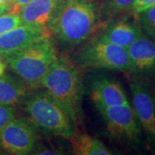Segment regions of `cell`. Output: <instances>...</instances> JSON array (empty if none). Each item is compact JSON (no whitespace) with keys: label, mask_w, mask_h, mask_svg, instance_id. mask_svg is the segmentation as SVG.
I'll return each instance as SVG.
<instances>
[{"label":"cell","mask_w":155,"mask_h":155,"mask_svg":"<svg viewBox=\"0 0 155 155\" xmlns=\"http://www.w3.org/2000/svg\"><path fill=\"white\" fill-rule=\"evenodd\" d=\"M31 0H13V7L14 10L16 11H18L20 8H22V6H24L26 4H28V2H30Z\"/></svg>","instance_id":"obj_22"},{"label":"cell","mask_w":155,"mask_h":155,"mask_svg":"<svg viewBox=\"0 0 155 155\" xmlns=\"http://www.w3.org/2000/svg\"><path fill=\"white\" fill-rule=\"evenodd\" d=\"M58 56L51 37L41 39L26 48L3 57L7 64L29 88H38L48 68Z\"/></svg>","instance_id":"obj_3"},{"label":"cell","mask_w":155,"mask_h":155,"mask_svg":"<svg viewBox=\"0 0 155 155\" xmlns=\"http://www.w3.org/2000/svg\"><path fill=\"white\" fill-rule=\"evenodd\" d=\"M153 5H155V0H134L132 6V11L135 14Z\"/></svg>","instance_id":"obj_20"},{"label":"cell","mask_w":155,"mask_h":155,"mask_svg":"<svg viewBox=\"0 0 155 155\" xmlns=\"http://www.w3.org/2000/svg\"><path fill=\"white\" fill-rule=\"evenodd\" d=\"M28 89L18 77L3 73L0 75V103L12 106L20 104L28 94Z\"/></svg>","instance_id":"obj_14"},{"label":"cell","mask_w":155,"mask_h":155,"mask_svg":"<svg viewBox=\"0 0 155 155\" xmlns=\"http://www.w3.org/2000/svg\"><path fill=\"white\" fill-rule=\"evenodd\" d=\"M73 153L77 155H110L105 145L87 134L75 132L69 138Z\"/></svg>","instance_id":"obj_15"},{"label":"cell","mask_w":155,"mask_h":155,"mask_svg":"<svg viewBox=\"0 0 155 155\" xmlns=\"http://www.w3.org/2000/svg\"><path fill=\"white\" fill-rule=\"evenodd\" d=\"M35 128L28 119L15 116L0 130V151L14 155L32 153L36 146Z\"/></svg>","instance_id":"obj_8"},{"label":"cell","mask_w":155,"mask_h":155,"mask_svg":"<svg viewBox=\"0 0 155 155\" xmlns=\"http://www.w3.org/2000/svg\"><path fill=\"white\" fill-rule=\"evenodd\" d=\"M22 104L28 121L45 134L69 139L74 133L69 115L46 91L28 93Z\"/></svg>","instance_id":"obj_4"},{"label":"cell","mask_w":155,"mask_h":155,"mask_svg":"<svg viewBox=\"0 0 155 155\" xmlns=\"http://www.w3.org/2000/svg\"><path fill=\"white\" fill-rule=\"evenodd\" d=\"M51 35L48 27L21 23L0 35V55H8Z\"/></svg>","instance_id":"obj_10"},{"label":"cell","mask_w":155,"mask_h":155,"mask_svg":"<svg viewBox=\"0 0 155 155\" xmlns=\"http://www.w3.org/2000/svg\"><path fill=\"white\" fill-rule=\"evenodd\" d=\"M134 114L145 132L147 143L155 150V95L144 79L135 77L129 82Z\"/></svg>","instance_id":"obj_7"},{"label":"cell","mask_w":155,"mask_h":155,"mask_svg":"<svg viewBox=\"0 0 155 155\" xmlns=\"http://www.w3.org/2000/svg\"><path fill=\"white\" fill-rule=\"evenodd\" d=\"M7 67V64L3 59V57L0 55V75H2L3 73L5 72V69Z\"/></svg>","instance_id":"obj_24"},{"label":"cell","mask_w":155,"mask_h":155,"mask_svg":"<svg viewBox=\"0 0 155 155\" xmlns=\"http://www.w3.org/2000/svg\"><path fill=\"white\" fill-rule=\"evenodd\" d=\"M14 11V7H13V5L0 4V15H2V14H4V13H6V12H8V11Z\"/></svg>","instance_id":"obj_23"},{"label":"cell","mask_w":155,"mask_h":155,"mask_svg":"<svg viewBox=\"0 0 155 155\" xmlns=\"http://www.w3.org/2000/svg\"><path fill=\"white\" fill-rule=\"evenodd\" d=\"M21 23V19L17 11H8L0 15V35Z\"/></svg>","instance_id":"obj_18"},{"label":"cell","mask_w":155,"mask_h":155,"mask_svg":"<svg viewBox=\"0 0 155 155\" xmlns=\"http://www.w3.org/2000/svg\"><path fill=\"white\" fill-rule=\"evenodd\" d=\"M130 72L142 79L155 78V41L143 34L127 48Z\"/></svg>","instance_id":"obj_9"},{"label":"cell","mask_w":155,"mask_h":155,"mask_svg":"<svg viewBox=\"0 0 155 155\" xmlns=\"http://www.w3.org/2000/svg\"><path fill=\"white\" fill-rule=\"evenodd\" d=\"M111 136L130 144H137L141 138V127L131 105L110 106L97 109Z\"/></svg>","instance_id":"obj_6"},{"label":"cell","mask_w":155,"mask_h":155,"mask_svg":"<svg viewBox=\"0 0 155 155\" xmlns=\"http://www.w3.org/2000/svg\"><path fill=\"white\" fill-rule=\"evenodd\" d=\"M62 0H31L18 10L21 22L48 27Z\"/></svg>","instance_id":"obj_12"},{"label":"cell","mask_w":155,"mask_h":155,"mask_svg":"<svg viewBox=\"0 0 155 155\" xmlns=\"http://www.w3.org/2000/svg\"><path fill=\"white\" fill-rule=\"evenodd\" d=\"M138 25L127 20L111 23L98 38L127 48L142 35Z\"/></svg>","instance_id":"obj_13"},{"label":"cell","mask_w":155,"mask_h":155,"mask_svg":"<svg viewBox=\"0 0 155 155\" xmlns=\"http://www.w3.org/2000/svg\"><path fill=\"white\" fill-rule=\"evenodd\" d=\"M16 116V109L12 105L0 103V130Z\"/></svg>","instance_id":"obj_19"},{"label":"cell","mask_w":155,"mask_h":155,"mask_svg":"<svg viewBox=\"0 0 155 155\" xmlns=\"http://www.w3.org/2000/svg\"><path fill=\"white\" fill-rule=\"evenodd\" d=\"M32 153L34 154H41V155H45V154H61V153H60L58 150L52 149V148H48V147H41L39 148H34Z\"/></svg>","instance_id":"obj_21"},{"label":"cell","mask_w":155,"mask_h":155,"mask_svg":"<svg viewBox=\"0 0 155 155\" xmlns=\"http://www.w3.org/2000/svg\"><path fill=\"white\" fill-rule=\"evenodd\" d=\"M154 41H155V40H154Z\"/></svg>","instance_id":"obj_26"},{"label":"cell","mask_w":155,"mask_h":155,"mask_svg":"<svg viewBox=\"0 0 155 155\" xmlns=\"http://www.w3.org/2000/svg\"><path fill=\"white\" fill-rule=\"evenodd\" d=\"M0 4L13 5V0H0ZM14 11H15V10H14Z\"/></svg>","instance_id":"obj_25"},{"label":"cell","mask_w":155,"mask_h":155,"mask_svg":"<svg viewBox=\"0 0 155 155\" xmlns=\"http://www.w3.org/2000/svg\"><path fill=\"white\" fill-rule=\"evenodd\" d=\"M135 16L142 33L144 32L148 37L155 40V5L135 13Z\"/></svg>","instance_id":"obj_16"},{"label":"cell","mask_w":155,"mask_h":155,"mask_svg":"<svg viewBox=\"0 0 155 155\" xmlns=\"http://www.w3.org/2000/svg\"><path fill=\"white\" fill-rule=\"evenodd\" d=\"M97 22V11L91 0H62L48 28L61 43L75 47L93 34Z\"/></svg>","instance_id":"obj_2"},{"label":"cell","mask_w":155,"mask_h":155,"mask_svg":"<svg viewBox=\"0 0 155 155\" xmlns=\"http://www.w3.org/2000/svg\"><path fill=\"white\" fill-rule=\"evenodd\" d=\"M78 62L83 67L130 72L127 48L98 37L81 50Z\"/></svg>","instance_id":"obj_5"},{"label":"cell","mask_w":155,"mask_h":155,"mask_svg":"<svg viewBox=\"0 0 155 155\" xmlns=\"http://www.w3.org/2000/svg\"><path fill=\"white\" fill-rule=\"evenodd\" d=\"M91 98L97 109L129 104L122 85L116 80L105 77L97 78L92 82Z\"/></svg>","instance_id":"obj_11"},{"label":"cell","mask_w":155,"mask_h":155,"mask_svg":"<svg viewBox=\"0 0 155 155\" xmlns=\"http://www.w3.org/2000/svg\"><path fill=\"white\" fill-rule=\"evenodd\" d=\"M134 0H104L102 6V14L106 17L112 18L122 13L132 11Z\"/></svg>","instance_id":"obj_17"},{"label":"cell","mask_w":155,"mask_h":155,"mask_svg":"<svg viewBox=\"0 0 155 155\" xmlns=\"http://www.w3.org/2000/svg\"><path fill=\"white\" fill-rule=\"evenodd\" d=\"M45 91L69 115L74 125L82 119V77L78 66L66 55H58L41 81Z\"/></svg>","instance_id":"obj_1"}]
</instances>
